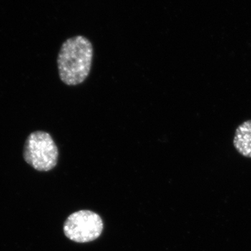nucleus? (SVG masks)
<instances>
[{"instance_id":"1","label":"nucleus","mask_w":251,"mask_h":251,"mask_svg":"<svg viewBox=\"0 0 251 251\" xmlns=\"http://www.w3.org/2000/svg\"><path fill=\"white\" fill-rule=\"evenodd\" d=\"M93 59V46L85 36L67 39L61 47L57 57L59 77L64 84L75 86L88 77Z\"/></svg>"},{"instance_id":"2","label":"nucleus","mask_w":251,"mask_h":251,"mask_svg":"<svg viewBox=\"0 0 251 251\" xmlns=\"http://www.w3.org/2000/svg\"><path fill=\"white\" fill-rule=\"evenodd\" d=\"M59 151L52 136L45 131L33 132L26 140L23 150L25 161L36 171L48 172L57 163Z\"/></svg>"},{"instance_id":"3","label":"nucleus","mask_w":251,"mask_h":251,"mask_svg":"<svg viewBox=\"0 0 251 251\" xmlns=\"http://www.w3.org/2000/svg\"><path fill=\"white\" fill-rule=\"evenodd\" d=\"M103 228V221L100 216L87 210L74 213L64 225L66 237L77 243L90 242L98 239Z\"/></svg>"},{"instance_id":"4","label":"nucleus","mask_w":251,"mask_h":251,"mask_svg":"<svg viewBox=\"0 0 251 251\" xmlns=\"http://www.w3.org/2000/svg\"><path fill=\"white\" fill-rule=\"evenodd\" d=\"M234 146L242 156L251 158V120L238 126L234 134Z\"/></svg>"}]
</instances>
